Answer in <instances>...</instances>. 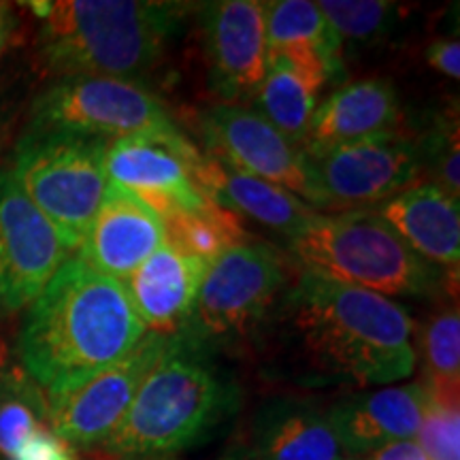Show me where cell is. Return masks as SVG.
Here are the masks:
<instances>
[{
    "label": "cell",
    "mask_w": 460,
    "mask_h": 460,
    "mask_svg": "<svg viewBox=\"0 0 460 460\" xmlns=\"http://www.w3.org/2000/svg\"><path fill=\"white\" fill-rule=\"evenodd\" d=\"M337 460H360V458H354V456H341V458H337Z\"/></svg>",
    "instance_id": "obj_35"
},
{
    "label": "cell",
    "mask_w": 460,
    "mask_h": 460,
    "mask_svg": "<svg viewBox=\"0 0 460 460\" xmlns=\"http://www.w3.org/2000/svg\"><path fill=\"white\" fill-rule=\"evenodd\" d=\"M399 99L393 84L365 79L343 85L315 107L307 139L301 147H335L394 132Z\"/></svg>",
    "instance_id": "obj_21"
},
{
    "label": "cell",
    "mask_w": 460,
    "mask_h": 460,
    "mask_svg": "<svg viewBox=\"0 0 460 460\" xmlns=\"http://www.w3.org/2000/svg\"><path fill=\"white\" fill-rule=\"evenodd\" d=\"M312 200L320 209L356 211L386 203L418 177L420 146L399 132L335 147H303Z\"/></svg>",
    "instance_id": "obj_7"
},
{
    "label": "cell",
    "mask_w": 460,
    "mask_h": 460,
    "mask_svg": "<svg viewBox=\"0 0 460 460\" xmlns=\"http://www.w3.org/2000/svg\"><path fill=\"white\" fill-rule=\"evenodd\" d=\"M341 452L329 411L312 401L278 399L256 413L247 441L220 460H337Z\"/></svg>",
    "instance_id": "obj_16"
},
{
    "label": "cell",
    "mask_w": 460,
    "mask_h": 460,
    "mask_svg": "<svg viewBox=\"0 0 460 460\" xmlns=\"http://www.w3.org/2000/svg\"><path fill=\"white\" fill-rule=\"evenodd\" d=\"M194 186L224 209L243 214L264 226L286 233L288 237L301 233L318 214L312 205L288 190L234 171L211 156H203V163L194 172Z\"/></svg>",
    "instance_id": "obj_20"
},
{
    "label": "cell",
    "mask_w": 460,
    "mask_h": 460,
    "mask_svg": "<svg viewBox=\"0 0 460 460\" xmlns=\"http://www.w3.org/2000/svg\"><path fill=\"white\" fill-rule=\"evenodd\" d=\"M458 124L444 122L441 128H437L430 137L427 146H420V163L430 164L435 183L433 186L441 188L447 197H460V175H458Z\"/></svg>",
    "instance_id": "obj_29"
},
{
    "label": "cell",
    "mask_w": 460,
    "mask_h": 460,
    "mask_svg": "<svg viewBox=\"0 0 460 460\" xmlns=\"http://www.w3.org/2000/svg\"><path fill=\"white\" fill-rule=\"evenodd\" d=\"M48 402L20 376L0 377V456L11 460L22 444L43 429Z\"/></svg>",
    "instance_id": "obj_26"
},
{
    "label": "cell",
    "mask_w": 460,
    "mask_h": 460,
    "mask_svg": "<svg viewBox=\"0 0 460 460\" xmlns=\"http://www.w3.org/2000/svg\"><path fill=\"white\" fill-rule=\"evenodd\" d=\"M164 243L163 217L130 190L107 181L79 258L107 278L124 281Z\"/></svg>",
    "instance_id": "obj_15"
},
{
    "label": "cell",
    "mask_w": 460,
    "mask_h": 460,
    "mask_svg": "<svg viewBox=\"0 0 460 460\" xmlns=\"http://www.w3.org/2000/svg\"><path fill=\"white\" fill-rule=\"evenodd\" d=\"M68 254L58 230L22 192L13 175L0 172V312L31 305Z\"/></svg>",
    "instance_id": "obj_12"
},
{
    "label": "cell",
    "mask_w": 460,
    "mask_h": 460,
    "mask_svg": "<svg viewBox=\"0 0 460 460\" xmlns=\"http://www.w3.org/2000/svg\"><path fill=\"white\" fill-rule=\"evenodd\" d=\"M107 146L96 137L32 128L17 146L11 175L68 252L82 247L105 197Z\"/></svg>",
    "instance_id": "obj_6"
},
{
    "label": "cell",
    "mask_w": 460,
    "mask_h": 460,
    "mask_svg": "<svg viewBox=\"0 0 460 460\" xmlns=\"http://www.w3.org/2000/svg\"><path fill=\"white\" fill-rule=\"evenodd\" d=\"M320 88L281 62H269L254 102L258 115L292 143H305L315 113Z\"/></svg>",
    "instance_id": "obj_23"
},
{
    "label": "cell",
    "mask_w": 460,
    "mask_h": 460,
    "mask_svg": "<svg viewBox=\"0 0 460 460\" xmlns=\"http://www.w3.org/2000/svg\"><path fill=\"white\" fill-rule=\"evenodd\" d=\"M267 58L301 73L315 88L343 75L341 39L318 3L278 0L267 9Z\"/></svg>",
    "instance_id": "obj_19"
},
{
    "label": "cell",
    "mask_w": 460,
    "mask_h": 460,
    "mask_svg": "<svg viewBox=\"0 0 460 460\" xmlns=\"http://www.w3.org/2000/svg\"><path fill=\"white\" fill-rule=\"evenodd\" d=\"M115 460H175L171 456H126V458H115Z\"/></svg>",
    "instance_id": "obj_34"
},
{
    "label": "cell",
    "mask_w": 460,
    "mask_h": 460,
    "mask_svg": "<svg viewBox=\"0 0 460 460\" xmlns=\"http://www.w3.org/2000/svg\"><path fill=\"white\" fill-rule=\"evenodd\" d=\"M207 267L203 258L164 243L124 279L132 309L149 332L169 337L186 329Z\"/></svg>",
    "instance_id": "obj_17"
},
{
    "label": "cell",
    "mask_w": 460,
    "mask_h": 460,
    "mask_svg": "<svg viewBox=\"0 0 460 460\" xmlns=\"http://www.w3.org/2000/svg\"><path fill=\"white\" fill-rule=\"evenodd\" d=\"M205 154L177 128L109 141L105 175L109 183L130 190L158 216L197 211L214 200L194 186V172Z\"/></svg>",
    "instance_id": "obj_11"
},
{
    "label": "cell",
    "mask_w": 460,
    "mask_h": 460,
    "mask_svg": "<svg viewBox=\"0 0 460 460\" xmlns=\"http://www.w3.org/2000/svg\"><path fill=\"white\" fill-rule=\"evenodd\" d=\"M318 7L341 43L343 39H349L352 43H371L382 39L384 32L390 31L396 15V4L382 0H360V3L324 0L318 3Z\"/></svg>",
    "instance_id": "obj_27"
},
{
    "label": "cell",
    "mask_w": 460,
    "mask_h": 460,
    "mask_svg": "<svg viewBox=\"0 0 460 460\" xmlns=\"http://www.w3.org/2000/svg\"><path fill=\"white\" fill-rule=\"evenodd\" d=\"M424 407V384H407L348 396L326 411L341 450L356 458L358 454H371L382 446L416 437Z\"/></svg>",
    "instance_id": "obj_18"
},
{
    "label": "cell",
    "mask_w": 460,
    "mask_h": 460,
    "mask_svg": "<svg viewBox=\"0 0 460 460\" xmlns=\"http://www.w3.org/2000/svg\"><path fill=\"white\" fill-rule=\"evenodd\" d=\"M286 298L292 329L318 369L356 386L413 373V320L399 303L309 271Z\"/></svg>",
    "instance_id": "obj_2"
},
{
    "label": "cell",
    "mask_w": 460,
    "mask_h": 460,
    "mask_svg": "<svg viewBox=\"0 0 460 460\" xmlns=\"http://www.w3.org/2000/svg\"><path fill=\"white\" fill-rule=\"evenodd\" d=\"M365 460H429L416 441H394L373 450Z\"/></svg>",
    "instance_id": "obj_32"
},
{
    "label": "cell",
    "mask_w": 460,
    "mask_h": 460,
    "mask_svg": "<svg viewBox=\"0 0 460 460\" xmlns=\"http://www.w3.org/2000/svg\"><path fill=\"white\" fill-rule=\"evenodd\" d=\"M427 60L430 66L447 75V77H460V45L456 39H444V41L430 43Z\"/></svg>",
    "instance_id": "obj_31"
},
{
    "label": "cell",
    "mask_w": 460,
    "mask_h": 460,
    "mask_svg": "<svg viewBox=\"0 0 460 460\" xmlns=\"http://www.w3.org/2000/svg\"><path fill=\"white\" fill-rule=\"evenodd\" d=\"M160 217L164 224L166 243L183 254L203 258L209 264L247 239L237 214L216 203L197 211H172Z\"/></svg>",
    "instance_id": "obj_24"
},
{
    "label": "cell",
    "mask_w": 460,
    "mask_h": 460,
    "mask_svg": "<svg viewBox=\"0 0 460 460\" xmlns=\"http://www.w3.org/2000/svg\"><path fill=\"white\" fill-rule=\"evenodd\" d=\"M209 345L169 335L118 430L99 446L115 458L169 456L209 435L237 407L230 379L211 362Z\"/></svg>",
    "instance_id": "obj_4"
},
{
    "label": "cell",
    "mask_w": 460,
    "mask_h": 460,
    "mask_svg": "<svg viewBox=\"0 0 460 460\" xmlns=\"http://www.w3.org/2000/svg\"><path fill=\"white\" fill-rule=\"evenodd\" d=\"M379 216L416 254L456 271L460 262L458 200L433 183H420L382 203Z\"/></svg>",
    "instance_id": "obj_22"
},
{
    "label": "cell",
    "mask_w": 460,
    "mask_h": 460,
    "mask_svg": "<svg viewBox=\"0 0 460 460\" xmlns=\"http://www.w3.org/2000/svg\"><path fill=\"white\" fill-rule=\"evenodd\" d=\"M11 460H75V456L60 437L48 429H39L28 437Z\"/></svg>",
    "instance_id": "obj_30"
},
{
    "label": "cell",
    "mask_w": 460,
    "mask_h": 460,
    "mask_svg": "<svg viewBox=\"0 0 460 460\" xmlns=\"http://www.w3.org/2000/svg\"><path fill=\"white\" fill-rule=\"evenodd\" d=\"M209 156L258 180L312 200L303 147L243 105H216L203 113Z\"/></svg>",
    "instance_id": "obj_13"
},
{
    "label": "cell",
    "mask_w": 460,
    "mask_h": 460,
    "mask_svg": "<svg viewBox=\"0 0 460 460\" xmlns=\"http://www.w3.org/2000/svg\"><path fill=\"white\" fill-rule=\"evenodd\" d=\"M32 130L115 141L175 128L169 111L143 85L111 77H62L32 107Z\"/></svg>",
    "instance_id": "obj_8"
},
{
    "label": "cell",
    "mask_w": 460,
    "mask_h": 460,
    "mask_svg": "<svg viewBox=\"0 0 460 460\" xmlns=\"http://www.w3.org/2000/svg\"><path fill=\"white\" fill-rule=\"evenodd\" d=\"M416 444L429 460H460L458 402L437 401L427 394Z\"/></svg>",
    "instance_id": "obj_28"
},
{
    "label": "cell",
    "mask_w": 460,
    "mask_h": 460,
    "mask_svg": "<svg viewBox=\"0 0 460 460\" xmlns=\"http://www.w3.org/2000/svg\"><path fill=\"white\" fill-rule=\"evenodd\" d=\"M11 32V15L7 4H0V54H3L4 45L9 41Z\"/></svg>",
    "instance_id": "obj_33"
},
{
    "label": "cell",
    "mask_w": 460,
    "mask_h": 460,
    "mask_svg": "<svg viewBox=\"0 0 460 460\" xmlns=\"http://www.w3.org/2000/svg\"><path fill=\"white\" fill-rule=\"evenodd\" d=\"M267 9L261 0H220L203 9L211 88L224 105L254 99L269 68Z\"/></svg>",
    "instance_id": "obj_14"
},
{
    "label": "cell",
    "mask_w": 460,
    "mask_h": 460,
    "mask_svg": "<svg viewBox=\"0 0 460 460\" xmlns=\"http://www.w3.org/2000/svg\"><path fill=\"white\" fill-rule=\"evenodd\" d=\"M43 17L41 56L62 77H111L137 84L180 31L186 4L143 0L34 3Z\"/></svg>",
    "instance_id": "obj_3"
},
{
    "label": "cell",
    "mask_w": 460,
    "mask_h": 460,
    "mask_svg": "<svg viewBox=\"0 0 460 460\" xmlns=\"http://www.w3.org/2000/svg\"><path fill=\"white\" fill-rule=\"evenodd\" d=\"M427 365V394L430 399L458 402L460 390V318L458 309H446L429 322L420 337Z\"/></svg>",
    "instance_id": "obj_25"
},
{
    "label": "cell",
    "mask_w": 460,
    "mask_h": 460,
    "mask_svg": "<svg viewBox=\"0 0 460 460\" xmlns=\"http://www.w3.org/2000/svg\"><path fill=\"white\" fill-rule=\"evenodd\" d=\"M284 284L286 271L278 252L245 241L207 267L192 315L181 332L205 345L245 335L267 314Z\"/></svg>",
    "instance_id": "obj_9"
},
{
    "label": "cell",
    "mask_w": 460,
    "mask_h": 460,
    "mask_svg": "<svg viewBox=\"0 0 460 460\" xmlns=\"http://www.w3.org/2000/svg\"><path fill=\"white\" fill-rule=\"evenodd\" d=\"M146 335L122 281L75 256L32 301L20 354L39 386L60 390L113 367Z\"/></svg>",
    "instance_id": "obj_1"
},
{
    "label": "cell",
    "mask_w": 460,
    "mask_h": 460,
    "mask_svg": "<svg viewBox=\"0 0 460 460\" xmlns=\"http://www.w3.org/2000/svg\"><path fill=\"white\" fill-rule=\"evenodd\" d=\"M169 337L147 332L128 356L73 386L49 390L51 433L68 446L99 447L118 430L143 379L163 356Z\"/></svg>",
    "instance_id": "obj_10"
},
{
    "label": "cell",
    "mask_w": 460,
    "mask_h": 460,
    "mask_svg": "<svg viewBox=\"0 0 460 460\" xmlns=\"http://www.w3.org/2000/svg\"><path fill=\"white\" fill-rule=\"evenodd\" d=\"M288 247L303 271L382 296H424L441 284L439 269L373 209L315 214Z\"/></svg>",
    "instance_id": "obj_5"
}]
</instances>
